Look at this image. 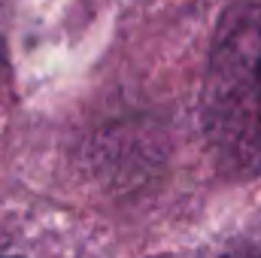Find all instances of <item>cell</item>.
<instances>
[{"mask_svg": "<svg viewBox=\"0 0 261 258\" xmlns=\"http://www.w3.org/2000/svg\"><path fill=\"white\" fill-rule=\"evenodd\" d=\"M206 125L234 161L261 164V0L234 12L213 55Z\"/></svg>", "mask_w": 261, "mask_h": 258, "instance_id": "obj_1", "label": "cell"}, {"mask_svg": "<svg viewBox=\"0 0 261 258\" xmlns=\"http://www.w3.org/2000/svg\"><path fill=\"white\" fill-rule=\"evenodd\" d=\"M234 258H258V255H234Z\"/></svg>", "mask_w": 261, "mask_h": 258, "instance_id": "obj_2", "label": "cell"}]
</instances>
